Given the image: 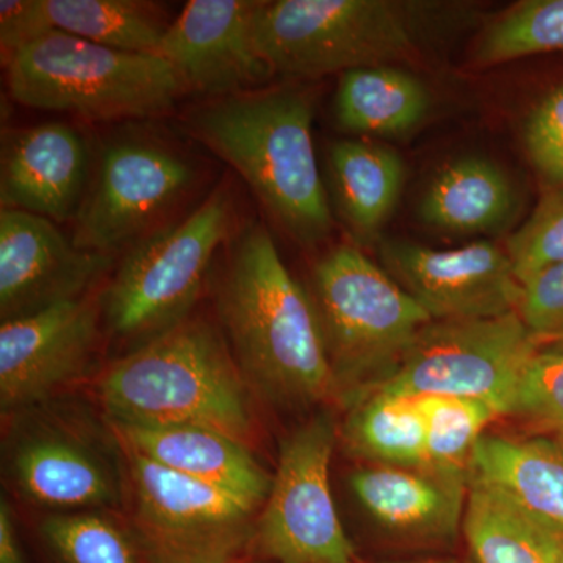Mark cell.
Here are the masks:
<instances>
[{"label":"cell","mask_w":563,"mask_h":563,"mask_svg":"<svg viewBox=\"0 0 563 563\" xmlns=\"http://www.w3.org/2000/svg\"><path fill=\"white\" fill-rule=\"evenodd\" d=\"M347 409L340 428L347 453L372 465H428L424 417L417 398L368 393Z\"/></svg>","instance_id":"cell-25"},{"label":"cell","mask_w":563,"mask_h":563,"mask_svg":"<svg viewBox=\"0 0 563 563\" xmlns=\"http://www.w3.org/2000/svg\"><path fill=\"white\" fill-rule=\"evenodd\" d=\"M517 195L509 177L481 157L459 158L444 166L420 202L422 222L444 232L498 231L512 217Z\"/></svg>","instance_id":"cell-22"},{"label":"cell","mask_w":563,"mask_h":563,"mask_svg":"<svg viewBox=\"0 0 563 563\" xmlns=\"http://www.w3.org/2000/svg\"><path fill=\"white\" fill-rule=\"evenodd\" d=\"M54 31L46 0H0V51L7 65L18 54Z\"/></svg>","instance_id":"cell-34"},{"label":"cell","mask_w":563,"mask_h":563,"mask_svg":"<svg viewBox=\"0 0 563 563\" xmlns=\"http://www.w3.org/2000/svg\"><path fill=\"white\" fill-rule=\"evenodd\" d=\"M561 439L563 440V437H561Z\"/></svg>","instance_id":"cell-38"},{"label":"cell","mask_w":563,"mask_h":563,"mask_svg":"<svg viewBox=\"0 0 563 563\" xmlns=\"http://www.w3.org/2000/svg\"><path fill=\"white\" fill-rule=\"evenodd\" d=\"M87 180V144L65 122H47L3 140L2 209L29 211L54 222L76 218Z\"/></svg>","instance_id":"cell-18"},{"label":"cell","mask_w":563,"mask_h":563,"mask_svg":"<svg viewBox=\"0 0 563 563\" xmlns=\"http://www.w3.org/2000/svg\"><path fill=\"white\" fill-rule=\"evenodd\" d=\"M111 265V255L79 250L47 218L0 210L2 322L84 298Z\"/></svg>","instance_id":"cell-15"},{"label":"cell","mask_w":563,"mask_h":563,"mask_svg":"<svg viewBox=\"0 0 563 563\" xmlns=\"http://www.w3.org/2000/svg\"><path fill=\"white\" fill-rule=\"evenodd\" d=\"M540 344L518 312L483 320H432L361 398L388 393L476 399L504 417L518 376Z\"/></svg>","instance_id":"cell-9"},{"label":"cell","mask_w":563,"mask_h":563,"mask_svg":"<svg viewBox=\"0 0 563 563\" xmlns=\"http://www.w3.org/2000/svg\"><path fill=\"white\" fill-rule=\"evenodd\" d=\"M506 252L521 285L563 262V187L544 196L528 221L510 236Z\"/></svg>","instance_id":"cell-31"},{"label":"cell","mask_w":563,"mask_h":563,"mask_svg":"<svg viewBox=\"0 0 563 563\" xmlns=\"http://www.w3.org/2000/svg\"><path fill=\"white\" fill-rule=\"evenodd\" d=\"M335 399L350 407L409 350L432 321L390 274L350 244L313 268V295Z\"/></svg>","instance_id":"cell-5"},{"label":"cell","mask_w":563,"mask_h":563,"mask_svg":"<svg viewBox=\"0 0 563 563\" xmlns=\"http://www.w3.org/2000/svg\"><path fill=\"white\" fill-rule=\"evenodd\" d=\"M192 180L190 163L172 147L147 140L114 141L103 150L96 179L77 211L73 243L111 255L139 242Z\"/></svg>","instance_id":"cell-12"},{"label":"cell","mask_w":563,"mask_h":563,"mask_svg":"<svg viewBox=\"0 0 563 563\" xmlns=\"http://www.w3.org/2000/svg\"><path fill=\"white\" fill-rule=\"evenodd\" d=\"M468 472L563 536L562 439L484 435L474 448Z\"/></svg>","instance_id":"cell-20"},{"label":"cell","mask_w":563,"mask_h":563,"mask_svg":"<svg viewBox=\"0 0 563 563\" xmlns=\"http://www.w3.org/2000/svg\"><path fill=\"white\" fill-rule=\"evenodd\" d=\"M312 121L306 92L272 88L207 102L188 114L187 131L243 177L292 240L314 246L331 235L333 220Z\"/></svg>","instance_id":"cell-2"},{"label":"cell","mask_w":563,"mask_h":563,"mask_svg":"<svg viewBox=\"0 0 563 563\" xmlns=\"http://www.w3.org/2000/svg\"><path fill=\"white\" fill-rule=\"evenodd\" d=\"M106 421L124 446L163 468L220 488L255 510L268 498L273 476L233 437L198 426Z\"/></svg>","instance_id":"cell-19"},{"label":"cell","mask_w":563,"mask_h":563,"mask_svg":"<svg viewBox=\"0 0 563 563\" xmlns=\"http://www.w3.org/2000/svg\"><path fill=\"white\" fill-rule=\"evenodd\" d=\"M54 31L133 54H157L172 22L143 0H46Z\"/></svg>","instance_id":"cell-26"},{"label":"cell","mask_w":563,"mask_h":563,"mask_svg":"<svg viewBox=\"0 0 563 563\" xmlns=\"http://www.w3.org/2000/svg\"><path fill=\"white\" fill-rule=\"evenodd\" d=\"M399 563H455L454 561H418V562H399Z\"/></svg>","instance_id":"cell-36"},{"label":"cell","mask_w":563,"mask_h":563,"mask_svg":"<svg viewBox=\"0 0 563 563\" xmlns=\"http://www.w3.org/2000/svg\"><path fill=\"white\" fill-rule=\"evenodd\" d=\"M417 399L424 417L428 465L468 470L474 448L485 435L487 426L501 413L490 404L476 399L450 396Z\"/></svg>","instance_id":"cell-28"},{"label":"cell","mask_w":563,"mask_h":563,"mask_svg":"<svg viewBox=\"0 0 563 563\" xmlns=\"http://www.w3.org/2000/svg\"><path fill=\"white\" fill-rule=\"evenodd\" d=\"M7 472L18 493L55 514L106 512L129 495L120 440L107 428L47 402L11 415Z\"/></svg>","instance_id":"cell-8"},{"label":"cell","mask_w":563,"mask_h":563,"mask_svg":"<svg viewBox=\"0 0 563 563\" xmlns=\"http://www.w3.org/2000/svg\"><path fill=\"white\" fill-rule=\"evenodd\" d=\"M258 0H191L169 24L158 55L190 92L213 99L261 90L274 77L255 47Z\"/></svg>","instance_id":"cell-16"},{"label":"cell","mask_w":563,"mask_h":563,"mask_svg":"<svg viewBox=\"0 0 563 563\" xmlns=\"http://www.w3.org/2000/svg\"><path fill=\"white\" fill-rule=\"evenodd\" d=\"M232 213L231 195L217 188L184 221L133 243L99 301L117 339L139 347L190 318Z\"/></svg>","instance_id":"cell-7"},{"label":"cell","mask_w":563,"mask_h":563,"mask_svg":"<svg viewBox=\"0 0 563 563\" xmlns=\"http://www.w3.org/2000/svg\"><path fill=\"white\" fill-rule=\"evenodd\" d=\"M96 390L107 420L198 426L244 444L252 435L250 387L224 333L201 318L133 347Z\"/></svg>","instance_id":"cell-3"},{"label":"cell","mask_w":563,"mask_h":563,"mask_svg":"<svg viewBox=\"0 0 563 563\" xmlns=\"http://www.w3.org/2000/svg\"><path fill=\"white\" fill-rule=\"evenodd\" d=\"M340 428L329 410L312 415L280 444L272 490L254 542L279 563H355L329 484Z\"/></svg>","instance_id":"cell-11"},{"label":"cell","mask_w":563,"mask_h":563,"mask_svg":"<svg viewBox=\"0 0 563 563\" xmlns=\"http://www.w3.org/2000/svg\"><path fill=\"white\" fill-rule=\"evenodd\" d=\"M563 51V0H528L492 22L477 43L474 62L503 65L529 55Z\"/></svg>","instance_id":"cell-27"},{"label":"cell","mask_w":563,"mask_h":563,"mask_svg":"<svg viewBox=\"0 0 563 563\" xmlns=\"http://www.w3.org/2000/svg\"><path fill=\"white\" fill-rule=\"evenodd\" d=\"M41 537L57 563H141L129 533L103 512L52 514Z\"/></svg>","instance_id":"cell-29"},{"label":"cell","mask_w":563,"mask_h":563,"mask_svg":"<svg viewBox=\"0 0 563 563\" xmlns=\"http://www.w3.org/2000/svg\"><path fill=\"white\" fill-rule=\"evenodd\" d=\"M217 310L251 391L274 407L303 410L335 399V385L312 295L291 276L265 225L233 240Z\"/></svg>","instance_id":"cell-1"},{"label":"cell","mask_w":563,"mask_h":563,"mask_svg":"<svg viewBox=\"0 0 563 563\" xmlns=\"http://www.w3.org/2000/svg\"><path fill=\"white\" fill-rule=\"evenodd\" d=\"M412 9L388 0L258 2L254 40L274 76L314 77L393 66L413 57Z\"/></svg>","instance_id":"cell-6"},{"label":"cell","mask_w":563,"mask_h":563,"mask_svg":"<svg viewBox=\"0 0 563 563\" xmlns=\"http://www.w3.org/2000/svg\"><path fill=\"white\" fill-rule=\"evenodd\" d=\"M385 272L432 320H483L518 312L520 282L501 247L474 242L437 251L402 240L380 244Z\"/></svg>","instance_id":"cell-13"},{"label":"cell","mask_w":563,"mask_h":563,"mask_svg":"<svg viewBox=\"0 0 563 563\" xmlns=\"http://www.w3.org/2000/svg\"><path fill=\"white\" fill-rule=\"evenodd\" d=\"M525 143L537 172L563 187V85L544 96L529 114Z\"/></svg>","instance_id":"cell-32"},{"label":"cell","mask_w":563,"mask_h":563,"mask_svg":"<svg viewBox=\"0 0 563 563\" xmlns=\"http://www.w3.org/2000/svg\"><path fill=\"white\" fill-rule=\"evenodd\" d=\"M121 446L133 529L151 562L235 563L254 540L255 509Z\"/></svg>","instance_id":"cell-10"},{"label":"cell","mask_w":563,"mask_h":563,"mask_svg":"<svg viewBox=\"0 0 563 563\" xmlns=\"http://www.w3.org/2000/svg\"><path fill=\"white\" fill-rule=\"evenodd\" d=\"M506 415L563 437V342L542 343L528 358Z\"/></svg>","instance_id":"cell-30"},{"label":"cell","mask_w":563,"mask_h":563,"mask_svg":"<svg viewBox=\"0 0 563 563\" xmlns=\"http://www.w3.org/2000/svg\"><path fill=\"white\" fill-rule=\"evenodd\" d=\"M518 314L540 343L563 342V262L525 282Z\"/></svg>","instance_id":"cell-33"},{"label":"cell","mask_w":563,"mask_h":563,"mask_svg":"<svg viewBox=\"0 0 563 563\" xmlns=\"http://www.w3.org/2000/svg\"><path fill=\"white\" fill-rule=\"evenodd\" d=\"M465 563H558L562 533L470 476L462 523Z\"/></svg>","instance_id":"cell-21"},{"label":"cell","mask_w":563,"mask_h":563,"mask_svg":"<svg viewBox=\"0 0 563 563\" xmlns=\"http://www.w3.org/2000/svg\"><path fill=\"white\" fill-rule=\"evenodd\" d=\"M428 110L424 84L396 66L342 74L333 101L340 128L358 135H406L424 120Z\"/></svg>","instance_id":"cell-24"},{"label":"cell","mask_w":563,"mask_h":563,"mask_svg":"<svg viewBox=\"0 0 563 563\" xmlns=\"http://www.w3.org/2000/svg\"><path fill=\"white\" fill-rule=\"evenodd\" d=\"M470 472L437 466L366 465L350 487L380 528L417 542H448L462 529Z\"/></svg>","instance_id":"cell-17"},{"label":"cell","mask_w":563,"mask_h":563,"mask_svg":"<svg viewBox=\"0 0 563 563\" xmlns=\"http://www.w3.org/2000/svg\"><path fill=\"white\" fill-rule=\"evenodd\" d=\"M558 563H563V542L561 547V553H559Z\"/></svg>","instance_id":"cell-37"},{"label":"cell","mask_w":563,"mask_h":563,"mask_svg":"<svg viewBox=\"0 0 563 563\" xmlns=\"http://www.w3.org/2000/svg\"><path fill=\"white\" fill-rule=\"evenodd\" d=\"M5 68L14 101L91 121L158 117L190 92L161 55L110 49L60 31L29 44Z\"/></svg>","instance_id":"cell-4"},{"label":"cell","mask_w":563,"mask_h":563,"mask_svg":"<svg viewBox=\"0 0 563 563\" xmlns=\"http://www.w3.org/2000/svg\"><path fill=\"white\" fill-rule=\"evenodd\" d=\"M336 209L357 239L379 233L404 188L406 168L395 151L368 141H336L329 151Z\"/></svg>","instance_id":"cell-23"},{"label":"cell","mask_w":563,"mask_h":563,"mask_svg":"<svg viewBox=\"0 0 563 563\" xmlns=\"http://www.w3.org/2000/svg\"><path fill=\"white\" fill-rule=\"evenodd\" d=\"M0 563H27L22 554L9 503L0 501Z\"/></svg>","instance_id":"cell-35"},{"label":"cell","mask_w":563,"mask_h":563,"mask_svg":"<svg viewBox=\"0 0 563 563\" xmlns=\"http://www.w3.org/2000/svg\"><path fill=\"white\" fill-rule=\"evenodd\" d=\"M101 302L57 303L0 325V409L7 417L49 402L91 365Z\"/></svg>","instance_id":"cell-14"}]
</instances>
